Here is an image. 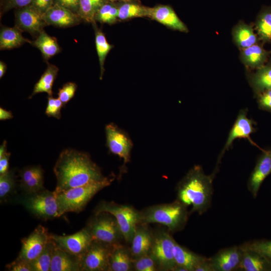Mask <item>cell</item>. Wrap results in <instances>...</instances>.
<instances>
[{
    "label": "cell",
    "instance_id": "6da1fadb",
    "mask_svg": "<svg viewBox=\"0 0 271 271\" xmlns=\"http://www.w3.org/2000/svg\"><path fill=\"white\" fill-rule=\"evenodd\" d=\"M53 170L57 179V193L106 178L87 153L72 149L60 153Z\"/></svg>",
    "mask_w": 271,
    "mask_h": 271
},
{
    "label": "cell",
    "instance_id": "7a4b0ae2",
    "mask_svg": "<svg viewBox=\"0 0 271 271\" xmlns=\"http://www.w3.org/2000/svg\"><path fill=\"white\" fill-rule=\"evenodd\" d=\"M205 174L200 165H195L179 182L176 186L177 200L188 207L190 213L202 215L210 208L213 193V181L216 173Z\"/></svg>",
    "mask_w": 271,
    "mask_h": 271
},
{
    "label": "cell",
    "instance_id": "3957f363",
    "mask_svg": "<svg viewBox=\"0 0 271 271\" xmlns=\"http://www.w3.org/2000/svg\"><path fill=\"white\" fill-rule=\"evenodd\" d=\"M187 206L179 201L148 207L141 211V223H159L171 233L183 230L188 219Z\"/></svg>",
    "mask_w": 271,
    "mask_h": 271
},
{
    "label": "cell",
    "instance_id": "277c9868",
    "mask_svg": "<svg viewBox=\"0 0 271 271\" xmlns=\"http://www.w3.org/2000/svg\"><path fill=\"white\" fill-rule=\"evenodd\" d=\"M112 180L106 177L100 181L56 193L62 215L67 212L81 211L98 192L110 185Z\"/></svg>",
    "mask_w": 271,
    "mask_h": 271
},
{
    "label": "cell",
    "instance_id": "5b68a950",
    "mask_svg": "<svg viewBox=\"0 0 271 271\" xmlns=\"http://www.w3.org/2000/svg\"><path fill=\"white\" fill-rule=\"evenodd\" d=\"M105 212L112 214L119 225L124 241L130 243L137 226L141 223V211L131 206L114 202H101L95 208L94 214Z\"/></svg>",
    "mask_w": 271,
    "mask_h": 271
},
{
    "label": "cell",
    "instance_id": "8992f818",
    "mask_svg": "<svg viewBox=\"0 0 271 271\" xmlns=\"http://www.w3.org/2000/svg\"><path fill=\"white\" fill-rule=\"evenodd\" d=\"M86 227L94 240L110 245L121 243L124 240L115 218L108 212L94 214Z\"/></svg>",
    "mask_w": 271,
    "mask_h": 271
},
{
    "label": "cell",
    "instance_id": "52a82bcc",
    "mask_svg": "<svg viewBox=\"0 0 271 271\" xmlns=\"http://www.w3.org/2000/svg\"><path fill=\"white\" fill-rule=\"evenodd\" d=\"M24 203L31 212L43 219L59 217L62 215L55 191L50 192L43 189L27 194Z\"/></svg>",
    "mask_w": 271,
    "mask_h": 271
},
{
    "label": "cell",
    "instance_id": "ba28073f",
    "mask_svg": "<svg viewBox=\"0 0 271 271\" xmlns=\"http://www.w3.org/2000/svg\"><path fill=\"white\" fill-rule=\"evenodd\" d=\"M168 230L158 229L153 232V240L150 251L156 260L159 270L174 271L176 264L173 248L175 240Z\"/></svg>",
    "mask_w": 271,
    "mask_h": 271
},
{
    "label": "cell",
    "instance_id": "9c48e42d",
    "mask_svg": "<svg viewBox=\"0 0 271 271\" xmlns=\"http://www.w3.org/2000/svg\"><path fill=\"white\" fill-rule=\"evenodd\" d=\"M112 245L93 239L80 257L81 271H109Z\"/></svg>",
    "mask_w": 271,
    "mask_h": 271
},
{
    "label": "cell",
    "instance_id": "30bf717a",
    "mask_svg": "<svg viewBox=\"0 0 271 271\" xmlns=\"http://www.w3.org/2000/svg\"><path fill=\"white\" fill-rule=\"evenodd\" d=\"M47 229L39 225L27 237L22 239L18 257L31 263L44 251L51 239Z\"/></svg>",
    "mask_w": 271,
    "mask_h": 271
},
{
    "label": "cell",
    "instance_id": "8fae6325",
    "mask_svg": "<svg viewBox=\"0 0 271 271\" xmlns=\"http://www.w3.org/2000/svg\"><path fill=\"white\" fill-rule=\"evenodd\" d=\"M106 146L109 152L122 159L124 164L129 162L132 143L127 133L115 124L105 126Z\"/></svg>",
    "mask_w": 271,
    "mask_h": 271
},
{
    "label": "cell",
    "instance_id": "7c38bea8",
    "mask_svg": "<svg viewBox=\"0 0 271 271\" xmlns=\"http://www.w3.org/2000/svg\"><path fill=\"white\" fill-rule=\"evenodd\" d=\"M50 236L59 247L80 258L93 240L91 234L86 226L72 235L61 236L51 234Z\"/></svg>",
    "mask_w": 271,
    "mask_h": 271
},
{
    "label": "cell",
    "instance_id": "4fadbf2b",
    "mask_svg": "<svg viewBox=\"0 0 271 271\" xmlns=\"http://www.w3.org/2000/svg\"><path fill=\"white\" fill-rule=\"evenodd\" d=\"M22 32H26L36 38L48 25L43 15L31 5L16 9L15 25Z\"/></svg>",
    "mask_w": 271,
    "mask_h": 271
},
{
    "label": "cell",
    "instance_id": "5bb4252c",
    "mask_svg": "<svg viewBox=\"0 0 271 271\" xmlns=\"http://www.w3.org/2000/svg\"><path fill=\"white\" fill-rule=\"evenodd\" d=\"M243 250L240 245H234L218 250L208 260L212 271L238 270Z\"/></svg>",
    "mask_w": 271,
    "mask_h": 271
},
{
    "label": "cell",
    "instance_id": "9a60e30c",
    "mask_svg": "<svg viewBox=\"0 0 271 271\" xmlns=\"http://www.w3.org/2000/svg\"><path fill=\"white\" fill-rule=\"evenodd\" d=\"M247 109H241L229 133L225 145L221 152L218 159V163L221 160L226 150L232 145L233 141L237 139H246L252 145L257 146L251 139L250 136L255 132L253 126L255 122L247 116Z\"/></svg>",
    "mask_w": 271,
    "mask_h": 271
},
{
    "label": "cell",
    "instance_id": "2e32d148",
    "mask_svg": "<svg viewBox=\"0 0 271 271\" xmlns=\"http://www.w3.org/2000/svg\"><path fill=\"white\" fill-rule=\"evenodd\" d=\"M271 174V148L262 150L247 182V189L253 198L257 196L265 179Z\"/></svg>",
    "mask_w": 271,
    "mask_h": 271
},
{
    "label": "cell",
    "instance_id": "e0dca14e",
    "mask_svg": "<svg viewBox=\"0 0 271 271\" xmlns=\"http://www.w3.org/2000/svg\"><path fill=\"white\" fill-rule=\"evenodd\" d=\"M43 17L48 26L59 28L74 26L82 21L78 14L57 4H54Z\"/></svg>",
    "mask_w": 271,
    "mask_h": 271
},
{
    "label": "cell",
    "instance_id": "ac0fdd59",
    "mask_svg": "<svg viewBox=\"0 0 271 271\" xmlns=\"http://www.w3.org/2000/svg\"><path fill=\"white\" fill-rule=\"evenodd\" d=\"M172 30L187 33L188 29L169 5H158L150 8L149 17Z\"/></svg>",
    "mask_w": 271,
    "mask_h": 271
},
{
    "label": "cell",
    "instance_id": "d6986e66",
    "mask_svg": "<svg viewBox=\"0 0 271 271\" xmlns=\"http://www.w3.org/2000/svg\"><path fill=\"white\" fill-rule=\"evenodd\" d=\"M153 240V232L148 224L140 223L129 243V249L133 259L150 253Z\"/></svg>",
    "mask_w": 271,
    "mask_h": 271
},
{
    "label": "cell",
    "instance_id": "ffe728a7",
    "mask_svg": "<svg viewBox=\"0 0 271 271\" xmlns=\"http://www.w3.org/2000/svg\"><path fill=\"white\" fill-rule=\"evenodd\" d=\"M20 186L27 194L34 193L44 189L43 171L40 166L25 168L20 171Z\"/></svg>",
    "mask_w": 271,
    "mask_h": 271
},
{
    "label": "cell",
    "instance_id": "44dd1931",
    "mask_svg": "<svg viewBox=\"0 0 271 271\" xmlns=\"http://www.w3.org/2000/svg\"><path fill=\"white\" fill-rule=\"evenodd\" d=\"M50 271H81L80 258L55 243Z\"/></svg>",
    "mask_w": 271,
    "mask_h": 271
},
{
    "label": "cell",
    "instance_id": "7402d4cb",
    "mask_svg": "<svg viewBox=\"0 0 271 271\" xmlns=\"http://www.w3.org/2000/svg\"><path fill=\"white\" fill-rule=\"evenodd\" d=\"M132 262L129 247L121 243L112 245L109 257V271L133 270Z\"/></svg>",
    "mask_w": 271,
    "mask_h": 271
},
{
    "label": "cell",
    "instance_id": "603a6c76",
    "mask_svg": "<svg viewBox=\"0 0 271 271\" xmlns=\"http://www.w3.org/2000/svg\"><path fill=\"white\" fill-rule=\"evenodd\" d=\"M173 254L176 265L183 266L188 271H195L197 266L207 257L196 253L175 241Z\"/></svg>",
    "mask_w": 271,
    "mask_h": 271
},
{
    "label": "cell",
    "instance_id": "cb8c5ba5",
    "mask_svg": "<svg viewBox=\"0 0 271 271\" xmlns=\"http://www.w3.org/2000/svg\"><path fill=\"white\" fill-rule=\"evenodd\" d=\"M119 21H127L133 18H149L150 7L143 5L139 0H125L117 3Z\"/></svg>",
    "mask_w": 271,
    "mask_h": 271
},
{
    "label": "cell",
    "instance_id": "d4e9b609",
    "mask_svg": "<svg viewBox=\"0 0 271 271\" xmlns=\"http://www.w3.org/2000/svg\"><path fill=\"white\" fill-rule=\"evenodd\" d=\"M242 250L238 270L271 271V263L261 255L251 250Z\"/></svg>",
    "mask_w": 271,
    "mask_h": 271
},
{
    "label": "cell",
    "instance_id": "484cf974",
    "mask_svg": "<svg viewBox=\"0 0 271 271\" xmlns=\"http://www.w3.org/2000/svg\"><path fill=\"white\" fill-rule=\"evenodd\" d=\"M21 31L15 26L8 27L2 25L0 31V49L9 50L20 47L26 43L32 41L24 37Z\"/></svg>",
    "mask_w": 271,
    "mask_h": 271
},
{
    "label": "cell",
    "instance_id": "4316f807",
    "mask_svg": "<svg viewBox=\"0 0 271 271\" xmlns=\"http://www.w3.org/2000/svg\"><path fill=\"white\" fill-rule=\"evenodd\" d=\"M31 44L40 51L43 59L46 61L61 51L56 38L50 36L44 30L32 41Z\"/></svg>",
    "mask_w": 271,
    "mask_h": 271
},
{
    "label": "cell",
    "instance_id": "83f0119b",
    "mask_svg": "<svg viewBox=\"0 0 271 271\" xmlns=\"http://www.w3.org/2000/svg\"><path fill=\"white\" fill-rule=\"evenodd\" d=\"M59 68L55 65L47 63V67L40 79L34 85L32 94L29 98L39 93L45 92L52 96V87L57 77Z\"/></svg>",
    "mask_w": 271,
    "mask_h": 271
},
{
    "label": "cell",
    "instance_id": "f1b7e54d",
    "mask_svg": "<svg viewBox=\"0 0 271 271\" xmlns=\"http://www.w3.org/2000/svg\"><path fill=\"white\" fill-rule=\"evenodd\" d=\"M92 24L95 32L96 49L100 68V79L101 80L104 72V65L106 57L114 46L108 42L103 32L97 27L96 22Z\"/></svg>",
    "mask_w": 271,
    "mask_h": 271
},
{
    "label": "cell",
    "instance_id": "f546056e",
    "mask_svg": "<svg viewBox=\"0 0 271 271\" xmlns=\"http://www.w3.org/2000/svg\"><path fill=\"white\" fill-rule=\"evenodd\" d=\"M232 35L236 44L242 49L255 44L257 40L251 27L244 23H239L233 29Z\"/></svg>",
    "mask_w": 271,
    "mask_h": 271
},
{
    "label": "cell",
    "instance_id": "4dcf8cb0",
    "mask_svg": "<svg viewBox=\"0 0 271 271\" xmlns=\"http://www.w3.org/2000/svg\"><path fill=\"white\" fill-rule=\"evenodd\" d=\"M250 83L257 94L271 89V67H259L249 78Z\"/></svg>",
    "mask_w": 271,
    "mask_h": 271
},
{
    "label": "cell",
    "instance_id": "1f68e13d",
    "mask_svg": "<svg viewBox=\"0 0 271 271\" xmlns=\"http://www.w3.org/2000/svg\"><path fill=\"white\" fill-rule=\"evenodd\" d=\"M240 56L242 62L246 66L253 68L261 65L265 58V53L260 46L254 44L243 49Z\"/></svg>",
    "mask_w": 271,
    "mask_h": 271
},
{
    "label": "cell",
    "instance_id": "d6a6232c",
    "mask_svg": "<svg viewBox=\"0 0 271 271\" xmlns=\"http://www.w3.org/2000/svg\"><path fill=\"white\" fill-rule=\"evenodd\" d=\"M95 21L96 22L109 25L115 24L118 21L117 3L106 1L97 11Z\"/></svg>",
    "mask_w": 271,
    "mask_h": 271
},
{
    "label": "cell",
    "instance_id": "836d02e7",
    "mask_svg": "<svg viewBox=\"0 0 271 271\" xmlns=\"http://www.w3.org/2000/svg\"><path fill=\"white\" fill-rule=\"evenodd\" d=\"M105 0H80L78 15L82 21L93 24L95 16Z\"/></svg>",
    "mask_w": 271,
    "mask_h": 271
},
{
    "label": "cell",
    "instance_id": "e575fe53",
    "mask_svg": "<svg viewBox=\"0 0 271 271\" xmlns=\"http://www.w3.org/2000/svg\"><path fill=\"white\" fill-rule=\"evenodd\" d=\"M51 237V236H50ZM55 243L51 238L44 251L31 262L33 271H50Z\"/></svg>",
    "mask_w": 271,
    "mask_h": 271
},
{
    "label": "cell",
    "instance_id": "d590c367",
    "mask_svg": "<svg viewBox=\"0 0 271 271\" xmlns=\"http://www.w3.org/2000/svg\"><path fill=\"white\" fill-rule=\"evenodd\" d=\"M240 246L243 249L251 250L258 253L271 263V240L254 239L244 242Z\"/></svg>",
    "mask_w": 271,
    "mask_h": 271
},
{
    "label": "cell",
    "instance_id": "8d00e7d4",
    "mask_svg": "<svg viewBox=\"0 0 271 271\" xmlns=\"http://www.w3.org/2000/svg\"><path fill=\"white\" fill-rule=\"evenodd\" d=\"M15 172L9 170L7 173L0 174V198L2 201L6 199L14 190L15 186Z\"/></svg>",
    "mask_w": 271,
    "mask_h": 271
},
{
    "label": "cell",
    "instance_id": "74e56055",
    "mask_svg": "<svg viewBox=\"0 0 271 271\" xmlns=\"http://www.w3.org/2000/svg\"><path fill=\"white\" fill-rule=\"evenodd\" d=\"M133 270L136 271H157L159 270L158 265L150 253L133 259Z\"/></svg>",
    "mask_w": 271,
    "mask_h": 271
},
{
    "label": "cell",
    "instance_id": "f35d334b",
    "mask_svg": "<svg viewBox=\"0 0 271 271\" xmlns=\"http://www.w3.org/2000/svg\"><path fill=\"white\" fill-rule=\"evenodd\" d=\"M256 28L260 37L264 40H271V13L264 12L259 17Z\"/></svg>",
    "mask_w": 271,
    "mask_h": 271
},
{
    "label": "cell",
    "instance_id": "ab89813d",
    "mask_svg": "<svg viewBox=\"0 0 271 271\" xmlns=\"http://www.w3.org/2000/svg\"><path fill=\"white\" fill-rule=\"evenodd\" d=\"M63 106V104L58 97L56 98L52 96H49L45 113L49 117L52 116L60 119L61 116V109Z\"/></svg>",
    "mask_w": 271,
    "mask_h": 271
},
{
    "label": "cell",
    "instance_id": "60d3db41",
    "mask_svg": "<svg viewBox=\"0 0 271 271\" xmlns=\"http://www.w3.org/2000/svg\"><path fill=\"white\" fill-rule=\"evenodd\" d=\"M77 85L74 82H67L59 89L58 96L64 106L74 97Z\"/></svg>",
    "mask_w": 271,
    "mask_h": 271
},
{
    "label": "cell",
    "instance_id": "b9f144b4",
    "mask_svg": "<svg viewBox=\"0 0 271 271\" xmlns=\"http://www.w3.org/2000/svg\"><path fill=\"white\" fill-rule=\"evenodd\" d=\"M33 0H2L1 5V15L13 9H19L29 6Z\"/></svg>",
    "mask_w": 271,
    "mask_h": 271
},
{
    "label": "cell",
    "instance_id": "7bdbcfd3",
    "mask_svg": "<svg viewBox=\"0 0 271 271\" xmlns=\"http://www.w3.org/2000/svg\"><path fill=\"white\" fill-rule=\"evenodd\" d=\"M257 102L260 109L271 112V89L258 94Z\"/></svg>",
    "mask_w": 271,
    "mask_h": 271
},
{
    "label": "cell",
    "instance_id": "ee69618b",
    "mask_svg": "<svg viewBox=\"0 0 271 271\" xmlns=\"http://www.w3.org/2000/svg\"><path fill=\"white\" fill-rule=\"evenodd\" d=\"M7 269L11 271H33L31 263L18 257L7 265Z\"/></svg>",
    "mask_w": 271,
    "mask_h": 271
},
{
    "label": "cell",
    "instance_id": "f6af8a7d",
    "mask_svg": "<svg viewBox=\"0 0 271 271\" xmlns=\"http://www.w3.org/2000/svg\"><path fill=\"white\" fill-rule=\"evenodd\" d=\"M54 4L53 0H33L30 5L43 15Z\"/></svg>",
    "mask_w": 271,
    "mask_h": 271
},
{
    "label": "cell",
    "instance_id": "bcb514c9",
    "mask_svg": "<svg viewBox=\"0 0 271 271\" xmlns=\"http://www.w3.org/2000/svg\"><path fill=\"white\" fill-rule=\"evenodd\" d=\"M54 4L64 7L74 13H79L80 0H53Z\"/></svg>",
    "mask_w": 271,
    "mask_h": 271
},
{
    "label": "cell",
    "instance_id": "7dc6e473",
    "mask_svg": "<svg viewBox=\"0 0 271 271\" xmlns=\"http://www.w3.org/2000/svg\"><path fill=\"white\" fill-rule=\"evenodd\" d=\"M11 153L7 152L0 158V174L7 173L9 170V160Z\"/></svg>",
    "mask_w": 271,
    "mask_h": 271
},
{
    "label": "cell",
    "instance_id": "c3c4849f",
    "mask_svg": "<svg viewBox=\"0 0 271 271\" xmlns=\"http://www.w3.org/2000/svg\"><path fill=\"white\" fill-rule=\"evenodd\" d=\"M195 271H212L208 258L198 265Z\"/></svg>",
    "mask_w": 271,
    "mask_h": 271
},
{
    "label": "cell",
    "instance_id": "681fc988",
    "mask_svg": "<svg viewBox=\"0 0 271 271\" xmlns=\"http://www.w3.org/2000/svg\"><path fill=\"white\" fill-rule=\"evenodd\" d=\"M13 118V115L11 111H8L2 107L0 108V120H5Z\"/></svg>",
    "mask_w": 271,
    "mask_h": 271
},
{
    "label": "cell",
    "instance_id": "f907efd6",
    "mask_svg": "<svg viewBox=\"0 0 271 271\" xmlns=\"http://www.w3.org/2000/svg\"><path fill=\"white\" fill-rule=\"evenodd\" d=\"M7 66L6 64L3 62L1 61H0V78H2L4 75H5L6 70H7Z\"/></svg>",
    "mask_w": 271,
    "mask_h": 271
},
{
    "label": "cell",
    "instance_id": "816d5d0a",
    "mask_svg": "<svg viewBox=\"0 0 271 271\" xmlns=\"http://www.w3.org/2000/svg\"><path fill=\"white\" fill-rule=\"evenodd\" d=\"M7 152V142L4 141L0 147V158Z\"/></svg>",
    "mask_w": 271,
    "mask_h": 271
},
{
    "label": "cell",
    "instance_id": "f5cc1de1",
    "mask_svg": "<svg viewBox=\"0 0 271 271\" xmlns=\"http://www.w3.org/2000/svg\"><path fill=\"white\" fill-rule=\"evenodd\" d=\"M105 1L113 2V3H119V2L124 1L125 0H105Z\"/></svg>",
    "mask_w": 271,
    "mask_h": 271
}]
</instances>
